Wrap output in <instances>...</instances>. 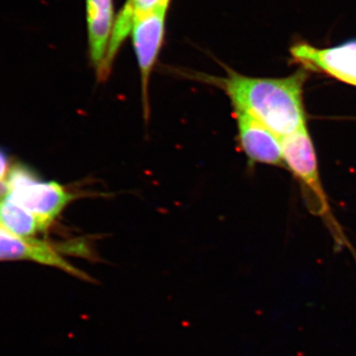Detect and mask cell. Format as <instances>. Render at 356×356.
Listing matches in <instances>:
<instances>
[{"mask_svg": "<svg viewBox=\"0 0 356 356\" xmlns=\"http://www.w3.org/2000/svg\"><path fill=\"white\" fill-rule=\"evenodd\" d=\"M224 76L200 72H178L193 79L221 89L234 110L252 115L280 139L307 127L304 86L309 70L300 67L295 74L280 79L243 76L222 64Z\"/></svg>", "mask_w": 356, "mask_h": 356, "instance_id": "cell-1", "label": "cell"}, {"mask_svg": "<svg viewBox=\"0 0 356 356\" xmlns=\"http://www.w3.org/2000/svg\"><path fill=\"white\" fill-rule=\"evenodd\" d=\"M281 143L285 165L298 180L309 211L323 220L339 250L348 248L353 254L355 255L343 229L332 214L327 194L323 188L317 156L308 128L301 129L296 133L282 138Z\"/></svg>", "mask_w": 356, "mask_h": 356, "instance_id": "cell-2", "label": "cell"}, {"mask_svg": "<svg viewBox=\"0 0 356 356\" xmlns=\"http://www.w3.org/2000/svg\"><path fill=\"white\" fill-rule=\"evenodd\" d=\"M8 200L50 225L76 196L55 181H42L31 170L15 165L6 180Z\"/></svg>", "mask_w": 356, "mask_h": 356, "instance_id": "cell-3", "label": "cell"}, {"mask_svg": "<svg viewBox=\"0 0 356 356\" xmlns=\"http://www.w3.org/2000/svg\"><path fill=\"white\" fill-rule=\"evenodd\" d=\"M168 8H158L140 14L134 20L131 37L142 83L143 111L149 121V88L151 76L165 43Z\"/></svg>", "mask_w": 356, "mask_h": 356, "instance_id": "cell-4", "label": "cell"}, {"mask_svg": "<svg viewBox=\"0 0 356 356\" xmlns=\"http://www.w3.org/2000/svg\"><path fill=\"white\" fill-rule=\"evenodd\" d=\"M292 63L309 72H318L356 88V39L320 49L298 41L290 48Z\"/></svg>", "mask_w": 356, "mask_h": 356, "instance_id": "cell-5", "label": "cell"}, {"mask_svg": "<svg viewBox=\"0 0 356 356\" xmlns=\"http://www.w3.org/2000/svg\"><path fill=\"white\" fill-rule=\"evenodd\" d=\"M62 252L60 245L56 247L46 241L15 235L0 225V261L36 262L57 267L81 280L95 282L88 274L70 264Z\"/></svg>", "mask_w": 356, "mask_h": 356, "instance_id": "cell-6", "label": "cell"}, {"mask_svg": "<svg viewBox=\"0 0 356 356\" xmlns=\"http://www.w3.org/2000/svg\"><path fill=\"white\" fill-rule=\"evenodd\" d=\"M238 128V146L252 163L282 166L285 165L282 143L275 135L252 115L234 110Z\"/></svg>", "mask_w": 356, "mask_h": 356, "instance_id": "cell-7", "label": "cell"}, {"mask_svg": "<svg viewBox=\"0 0 356 356\" xmlns=\"http://www.w3.org/2000/svg\"><path fill=\"white\" fill-rule=\"evenodd\" d=\"M88 58L97 72L108 51L115 21L114 0H86Z\"/></svg>", "mask_w": 356, "mask_h": 356, "instance_id": "cell-8", "label": "cell"}, {"mask_svg": "<svg viewBox=\"0 0 356 356\" xmlns=\"http://www.w3.org/2000/svg\"><path fill=\"white\" fill-rule=\"evenodd\" d=\"M172 0H126L115 21L108 51L100 70L96 72L98 81H104L111 74L112 67L122 44L131 34L134 20L140 14L158 8H170Z\"/></svg>", "mask_w": 356, "mask_h": 356, "instance_id": "cell-9", "label": "cell"}, {"mask_svg": "<svg viewBox=\"0 0 356 356\" xmlns=\"http://www.w3.org/2000/svg\"><path fill=\"white\" fill-rule=\"evenodd\" d=\"M0 225L15 235L28 238H32V236L50 227V225L6 197L0 199Z\"/></svg>", "mask_w": 356, "mask_h": 356, "instance_id": "cell-10", "label": "cell"}, {"mask_svg": "<svg viewBox=\"0 0 356 356\" xmlns=\"http://www.w3.org/2000/svg\"><path fill=\"white\" fill-rule=\"evenodd\" d=\"M10 173L9 159L7 154L0 149V182H6Z\"/></svg>", "mask_w": 356, "mask_h": 356, "instance_id": "cell-11", "label": "cell"}, {"mask_svg": "<svg viewBox=\"0 0 356 356\" xmlns=\"http://www.w3.org/2000/svg\"><path fill=\"white\" fill-rule=\"evenodd\" d=\"M7 192H8V187L6 182H0V199L6 196Z\"/></svg>", "mask_w": 356, "mask_h": 356, "instance_id": "cell-12", "label": "cell"}]
</instances>
